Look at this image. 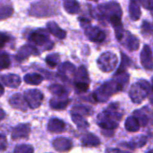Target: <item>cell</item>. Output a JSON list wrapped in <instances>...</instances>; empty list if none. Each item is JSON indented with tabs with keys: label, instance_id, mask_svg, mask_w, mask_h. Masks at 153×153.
Listing matches in <instances>:
<instances>
[{
	"label": "cell",
	"instance_id": "obj_1",
	"mask_svg": "<svg viewBox=\"0 0 153 153\" xmlns=\"http://www.w3.org/2000/svg\"><path fill=\"white\" fill-rule=\"evenodd\" d=\"M96 15L99 20L108 21L113 26L117 40H119L124 32V27L122 24V9L120 4L117 2H108L101 4L97 6Z\"/></svg>",
	"mask_w": 153,
	"mask_h": 153
},
{
	"label": "cell",
	"instance_id": "obj_2",
	"mask_svg": "<svg viewBox=\"0 0 153 153\" xmlns=\"http://www.w3.org/2000/svg\"><path fill=\"white\" fill-rule=\"evenodd\" d=\"M129 82L128 74L123 73L119 74H115V78L111 81H108L99 87L93 93V99L97 102H106L108 99L122 91Z\"/></svg>",
	"mask_w": 153,
	"mask_h": 153
},
{
	"label": "cell",
	"instance_id": "obj_3",
	"mask_svg": "<svg viewBox=\"0 0 153 153\" xmlns=\"http://www.w3.org/2000/svg\"><path fill=\"white\" fill-rule=\"evenodd\" d=\"M122 117L123 113L119 110V105L117 103H113L103 112L99 114L97 124L100 128L106 131H113L117 128Z\"/></svg>",
	"mask_w": 153,
	"mask_h": 153
},
{
	"label": "cell",
	"instance_id": "obj_4",
	"mask_svg": "<svg viewBox=\"0 0 153 153\" xmlns=\"http://www.w3.org/2000/svg\"><path fill=\"white\" fill-rule=\"evenodd\" d=\"M29 13L31 16L45 18L60 13L59 3L57 0H39L31 4Z\"/></svg>",
	"mask_w": 153,
	"mask_h": 153
},
{
	"label": "cell",
	"instance_id": "obj_5",
	"mask_svg": "<svg viewBox=\"0 0 153 153\" xmlns=\"http://www.w3.org/2000/svg\"><path fill=\"white\" fill-rule=\"evenodd\" d=\"M152 92V86L150 82L145 80H140L133 84L129 91V96L132 101L135 104L142 103L148 95Z\"/></svg>",
	"mask_w": 153,
	"mask_h": 153
},
{
	"label": "cell",
	"instance_id": "obj_6",
	"mask_svg": "<svg viewBox=\"0 0 153 153\" xmlns=\"http://www.w3.org/2000/svg\"><path fill=\"white\" fill-rule=\"evenodd\" d=\"M79 21H80V24L82 28L84 30L85 35L91 41L100 43L105 40L106 34L101 29H100L97 26H92L91 24V22L86 18L81 17Z\"/></svg>",
	"mask_w": 153,
	"mask_h": 153
},
{
	"label": "cell",
	"instance_id": "obj_7",
	"mask_svg": "<svg viewBox=\"0 0 153 153\" xmlns=\"http://www.w3.org/2000/svg\"><path fill=\"white\" fill-rule=\"evenodd\" d=\"M118 59L116 54L112 52H105L100 56L98 58L97 64L99 68L105 73H109L115 70L117 65Z\"/></svg>",
	"mask_w": 153,
	"mask_h": 153
},
{
	"label": "cell",
	"instance_id": "obj_8",
	"mask_svg": "<svg viewBox=\"0 0 153 153\" xmlns=\"http://www.w3.org/2000/svg\"><path fill=\"white\" fill-rule=\"evenodd\" d=\"M74 87L77 92L82 93L88 91L90 86V78L87 69L84 66H80L76 71L74 79Z\"/></svg>",
	"mask_w": 153,
	"mask_h": 153
},
{
	"label": "cell",
	"instance_id": "obj_9",
	"mask_svg": "<svg viewBox=\"0 0 153 153\" xmlns=\"http://www.w3.org/2000/svg\"><path fill=\"white\" fill-rule=\"evenodd\" d=\"M29 40L37 46L45 47V49H49L53 47L52 41L50 40L47 31L42 29L31 31L29 35Z\"/></svg>",
	"mask_w": 153,
	"mask_h": 153
},
{
	"label": "cell",
	"instance_id": "obj_10",
	"mask_svg": "<svg viewBox=\"0 0 153 153\" xmlns=\"http://www.w3.org/2000/svg\"><path fill=\"white\" fill-rule=\"evenodd\" d=\"M23 96L27 101L29 108H30L31 109H36L39 108L44 100L43 93L37 89H30L26 91Z\"/></svg>",
	"mask_w": 153,
	"mask_h": 153
},
{
	"label": "cell",
	"instance_id": "obj_11",
	"mask_svg": "<svg viewBox=\"0 0 153 153\" xmlns=\"http://www.w3.org/2000/svg\"><path fill=\"white\" fill-rule=\"evenodd\" d=\"M134 115L141 126H146L149 124L153 125V112L149 108L144 107L142 109L135 110Z\"/></svg>",
	"mask_w": 153,
	"mask_h": 153
},
{
	"label": "cell",
	"instance_id": "obj_12",
	"mask_svg": "<svg viewBox=\"0 0 153 153\" xmlns=\"http://www.w3.org/2000/svg\"><path fill=\"white\" fill-rule=\"evenodd\" d=\"M121 44L129 51H135L140 47V40L137 37L133 35L127 30H125L122 38L119 39Z\"/></svg>",
	"mask_w": 153,
	"mask_h": 153
},
{
	"label": "cell",
	"instance_id": "obj_13",
	"mask_svg": "<svg viewBox=\"0 0 153 153\" xmlns=\"http://www.w3.org/2000/svg\"><path fill=\"white\" fill-rule=\"evenodd\" d=\"M39 52L38 49L30 44H26L22 46L15 55V59L17 62H23L30 56H39Z\"/></svg>",
	"mask_w": 153,
	"mask_h": 153
},
{
	"label": "cell",
	"instance_id": "obj_14",
	"mask_svg": "<svg viewBox=\"0 0 153 153\" xmlns=\"http://www.w3.org/2000/svg\"><path fill=\"white\" fill-rule=\"evenodd\" d=\"M30 132V124H20L17 126L13 127L11 132V137L13 140L18 139H26L29 137Z\"/></svg>",
	"mask_w": 153,
	"mask_h": 153
},
{
	"label": "cell",
	"instance_id": "obj_15",
	"mask_svg": "<svg viewBox=\"0 0 153 153\" xmlns=\"http://www.w3.org/2000/svg\"><path fill=\"white\" fill-rule=\"evenodd\" d=\"M52 145L57 152L60 153L68 152L73 148L72 141L66 137H57L54 139Z\"/></svg>",
	"mask_w": 153,
	"mask_h": 153
},
{
	"label": "cell",
	"instance_id": "obj_16",
	"mask_svg": "<svg viewBox=\"0 0 153 153\" xmlns=\"http://www.w3.org/2000/svg\"><path fill=\"white\" fill-rule=\"evenodd\" d=\"M75 74H76L75 66L69 62H65V63L62 64L58 69V75L63 80L68 81V80L74 79Z\"/></svg>",
	"mask_w": 153,
	"mask_h": 153
},
{
	"label": "cell",
	"instance_id": "obj_17",
	"mask_svg": "<svg viewBox=\"0 0 153 153\" xmlns=\"http://www.w3.org/2000/svg\"><path fill=\"white\" fill-rule=\"evenodd\" d=\"M141 63L142 65L149 71L153 70V57L151 48L145 45L141 52Z\"/></svg>",
	"mask_w": 153,
	"mask_h": 153
},
{
	"label": "cell",
	"instance_id": "obj_18",
	"mask_svg": "<svg viewBox=\"0 0 153 153\" xmlns=\"http://www.w3.org/2000/svg\"><path fill=\"white\" fill-rule=\"evenodd\" d=\"M9 104L12 108L22 111H26L29 108L24 96L22 95L21 93H16L13 95L9 99Z\"/></svg>",
	"mask_w": 153,
	"mask_h": 153
},
{
	"label": "cell",
	"instance_id": "obj_19",
	"mask_svg": "<svg viewBox=\"0 0 153 153\" xmlns=\"http://www.w3.org/2000/svg\"><path fill=\"white\" fill-rule=\"evenodd\" d=\"M48 130L53 134H60L65 130V124L60 118H51L48 123Z\"/></svg>",
	"mask_w": 153,
	"mask_h": 153
},
{
	"label": "cell",
	"instance_id": "obj_20",
	"mask_svg": "<svg viewBox=\"0 0 153 153\" xmlns=\"http://www.w3.org/2000/svg\"><path fill=\"white\" fill-rule=\"evenodd\" d=\"M0 81L7 87L18 88L21 84V78L17 74H9L0 76Z\"/></svg>",
	"mask_w": 153,
	"mask_h": 153
},
{
	"label": "cell",
	"instance_id": "obj_21",
	"mask_svg": "<svg viewBox=\"0 0 153 153\" xmlns=\"http://www.w3.org/2000/svg\"><path fill=\"white\" fill-rule=\"evenodd\" d=\"M70 100L68 97H54L50 100L49 105L52 109L56 110H63L66 108V107L69 105Z\"/></svg>",
	"mask_w": 153,
	"mask_h": 153
},
{
	"label": "cell",
	"instance_id": "obj_22",
	"mask_svg": "<svg viewBox=\"0 0 153 153\" xmlns=\"http://www.w3.org/2000/svg\"><path fill=\"white\" fill-rule=\"evenodd\" d=\"M13 13V8L9 0H0V21L7 19Z\"/></svg>",
	"mask_w": 153,
	"mask_h": 153
},
{
	"label": "cell",
	"instance_id": "obj_23",
	"mask_svg": "<svg viewBox=\"0 0 153 153\" xmlns=\"http://www.w3.org/2000/svg\"><path fill=\"white\" fill-rule=\"evenodd\" d=\"M47 29L52 35H54L55 37H56L60 39H64L66 37V31L64 30L63 29H61L55 22H48Z\"/></svg>",
	"mask_w": 153,
	"mask_h": 153
},
{
	"label": "cell",
	"instance_id": "obj_24",
	"mask_svg": "<svg viewBox=\"0 0 153 153\" xmlns=\"http://www.w3.org/2000/svg\"><path fill=\"white\" fill-rule=\"evenodd\" d=\"M82 145L84 147H97L100 144V139L93 134L88 133L82 137Z\"/></svg>",
	"mask_w": 153,
	"mask_h": 153
},
{
	"label": "cell",
	"instance_id": "obj_25",
	"mask_svg": "<svg viewBox=\"0 0 153 153\" xmlns=\"http://www.w3.org/2000/svg\"><path fill=\"white\" fill-rule=\"evenodd\" d=\"M129 15L133 21H137L141 17V7L138 0H130L129 2Z\"/></svg>",
	"mask_w": 153,
	"mask_h": 153
},
{
	"label": "cell",
	"instance_id": "obj_26",
	"mask_svg": "<svg viewBox=\"0 0 153 153\" xmlns=\"http://www.w3.org/2000/svg\"><path fill=\"white\" fill-rule=\"evenodd\" d=\"M63 4L65 10L70 14H75L80 11V4L77 0H64Z\"/></svg>",
	"mask_w": 153,
	"mask_h": 153
},
{
	"label": "cell",
	"instance_id": "obj_27",
	"mask_svg": "<svg viewBox=\"0 0 153 153\" xmlns=\"http://www.w3.org/2000/svg\"><path fill=\"white\" fill-rule=\"evenodd\" d=\"M49 91L54 95V97H68V92L66 89L57 83H54L49 86Z\"/></svg>",
	"mask_w": 153,
	"mask_h": 153
},
{
	"label": "cell",
	"instance_id": "obj_28",
	"mask_svg": "<svg viewBox=\"0 0 153 153\" xmlns=\"http://www.w3.org/2000/svg\"><path fill=\"white\" fill-rule=\"evenodd\" d=\"M23 80L26 83L30 84V85H39L42 82L43 77L37 74V73H31V74H27L24 77Z\"/></svg>",
	"mask_w": 153,
	"mask_h": 153
},
{
	"label": "cell",
	"instance_id": "obj_29",
	"mask_svg": "<svg viewBox=\"0 0 153 153\" xmlns=\"http://www.w3.org/2000/svg\"><path fill=\"white\" fill-rule=\"evenodd\" d=\"M125 126H126V129L128 132L134 133V132L139 131L141 126H140L138 120H137L134 117H129L126 119V121Z\"/></svg>",
	"mask_w": 153,
	"mask_h": 153
},
{
	"label": "cell",
	"instance_id": "obj_30",
	"mask_svg": "<svg viewBox=\"0 0 153 153\" xmlns=\"http://www.w3.org/2000/svg\"><path fill=\"white\" fill-rule=\"evenodd\" d=\"M91 113H92L91 108L86 106H75L71 110V114H76L82 117H88L91 115Z\"/></svg>",
	"mask_w": 153,
	"mask_h": 153
},
{
	"label": "cell",
	"instance_id": "obj_31",
	"mask_svg": "<svg viewBox=\"0 0 153 153\" xmlns=\"http://www.w3.org/2000/svg\"><path fill=\"white\" fill-rule=\"evenodd\" d=\"M121 56H122V59H121V63H120V65L117 71V73L115 74H123V73H126V69L127 67H129L132 64V61L129 59V57L125 55L124 53L121 54Z\"/></svg>",
	"mask_w": 153,
	"mask_h": 153
},
{
	"label": "cell",
	"instance_id": "obj_32",
	"mask_svg": "<svg viewBox=\"0 0 153 153\" xmlns=\"http://www.w3.org/2000/svg\"><path fill=\"white\" fill-rule=\"evenodd\" d=\"M71 116H72V120H73V122H74L79 128L85 129V128H88V127H89L90 125H89L88 121L84 118V117L76 115V114H71Z\"/></svg>",
	"mask_w": 153,
	"mask_h": 153
},
{
	"label": "cell",
	"instance_id": "obj_33",
	"mask_svg": "<svg viewBox=\"0 0 153 153\" xmlns=\"http://www.w3.org/2000/svg\"><path fill=\"white\" fill-rule=\"evenodd\" d=\"M47 65L48 66H50L51 68H54L56 67L59 62H60V56L57 53H53V54H50L48 56H47L46 59H45Z\"/></svg>",
	"mask_w": 153,
	"mask_h": 153
},
{
	"label": "cell",
	"instance_id": "obj_34",
	"mask_svg": "<svg viewBox=\"0 0 153 153\" xmlns=\"http://www.w3.org/2000/svg\"><path fill=\"white\" fill-rule=\"evenodd\" d=\"M34 149L31 145L30 144H20L17 145L14 150L13 153H33Z\"/></svg>",
	"mask_w": 153,
	"mask_h": 153
},
{
	"label": "cell",
	"instance_id": "obj_35",
	"mask_svg": "<svg viewBox=\"0 0 153 153\" xmlns=\"http://www.w3.org/2000/svg\"><path fill=\"white\" fill-rule=\"evenodd\" d=\"M138 140H134L129 143H126V145L130 148H138V147H143V145H145L146 142H147V137L145 136H141L137 138Z\"/></svg>",
	"mask_w": 153,
	"mask_h": 153
},
{
	"label": "cell",
	"instance_id": "obj_36",
	"mask_svg": "<svg viewBox=\"0 0 153 153\" xmlns=\"http://www.w3.org/2000/svg\"><path fill=\"white\" fill-rule=\"evenodd\" d=\"M142 33L143 35H152L153 36V23L148 21H144L141 27Z\"/></svg>",
	"mask_w": 153,
	"mask_h": 153
},
{
	"label": "cell",
	"instance_id": "obj_37",
	"mask_svg": "<svg viewBox=\"0 0 153 153\" xmlns=\"http://www.w3.org/2000/svg\"><path fill=\"white\" fill-rule=\"evenodd\" d=\"M10 64H11V60L9 56L5 53L0 54V71L8 68L10 66Z\"/></svg>",
	"mask_w": 153,
	"mask_h": 153
},
{
	"label": "cell",
	"instance_id": "obj_38",
	"mask_svg": "<svg viewBox=\"0 0 153 153\" xmlns=\"http://www.w3.org/2000/svg\"><path fill=\"white\" fill-rule=\"evenodd\" d=\"M9 40H10V35L5 32L0 31V48H4Z\"/></svg>",
	"mask_w": 153,
	"mask_h": 153
},
{
	"label": "cell",
	"instance_id": "obj_39",
	"mask_svg": "<svg viewBox=\"0 0 153 153\" xmlns=\"http://www.w3.org/2000/svg\"><path fill=\"white\" fill-rule=\"evenodd\" d=\"M7 140H6V137L4 135V134H0V152H4V151H5L6 150V148H7Z\"/></svg>",
	"mask_w": 153,
	"mask_h": 153
},
{
	"label": "cell",
	"instance_id": "obj_40",
	"mask_svg": "<svg viewBox=\"0 0 153 153\" xmlns=\"http://www.w3.org/2000/svg\"><path fill=\"white\" fill-rule=\"evenodd\" d=\"M138 1L145 9H149V10L153 9V0H138Z\"/></svg>",
	"mask_w": 153,
	"mask_h": 153
},
{
	"label": "cell",
	"instance_id": "obj_41",
	"mask_svg": "<svg viewBox=\"0 0 153 153\" xmlns=\"http://www.w3.org/2000/svg\"><path fill=\"white\" fill-rule=\"evenodd\" d=\"M106 153H126L125 152L119 150V149H108Z\"/></svg>",
	"mask_w": 153,
	"mask_h": 153
},
{
	"label": "cell",
	"instance_id": "obj_42",
	"mask_svg": "<svg viewBox=\"0 0 153 153\" xmlns=\"http://www.w3.org/2000/svg\"><path fill=\"white\" fill-rule=\"evenodd\" d=\"M4 117H5V113H4V111L2 108H0V122H1Z\"/></svg>",
	"mask_w": 153,
	"mask_h": 153
},
{
	"label": "cell",
	"instance_id": "obj_43",
	"mask_svg": "<svg viewBox=\"0 0 153 153\" xmlns=\"http://www.w3.org/2000/svg\"><path fill=\"white\" fill-rule=\"evenodd\" d=\"M4 87H3V85L0 83V97L4 94Z\"/></svg>",
	"mask_w": 153,
	"mask_h": 153
},
{
	"label": "cell",
	"instance_id": "obj_44",
	"mask_svg": "<svg viewBox=\"0 0 153 153\" xmlns=\"http://www.w3.org/2000/svg\"><path fill=\"white\" fill-rule=\"evenodd\" d=\"M147 153H153V150H151V151H149Z\"/></svg>",
	"mask_w": 153,
	"mask_h": 153
},
{
	"label": "cell",
	"instance_id": "obj_45",
	"mask_svg": "<svg viewBox=\"0 0 153 153\" xmlns=\"http://www.w3.org/2000/svg\"><path fill=\"white\" fill-rule=\"evenodd\" d=\"M152 16H153V9L152 10Z\"/></svg>",
	"mask_w": 153,
	"mask_h": 153
},
{
	"label": "cell",
	"instance_id": "obj_46",
	"mask_svg": "<svg viewBox=\"0 0 153 153\" xmlns=\"http://www.w3.org/2000/svg\"><path fill=\"white\" fill-rule=\"evenodd\" d=\"M91 1H99V0H91Z\"/></svg>",
	"mask_w": 153,
	"mask_h": 153
},
{
	"label": "cell",
	"instance_id": "obj_47",
	"mask_svg": "<svg viewBox=\"0 0 153 153\" xmlns=\"http://www.w3.org/2000/svg\"><path fill=\"white\" fill-rule=\"evenodd\" d=\"M152 96H153V93H152ZM152 100H153V97H152Z\"/></svg>",
	"mask_w": 153,
	"mask_h": 153
}]
</instances>
